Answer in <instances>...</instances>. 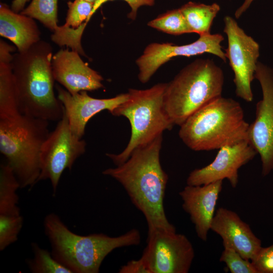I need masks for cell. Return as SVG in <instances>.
I'll return each instance as SVG.
<instances>
[{"instance_id": "6da1fadb", "label": "cell", "mask_w": 273, "mask_h": 273, "mask_svg": "<svg viewBox=\"0 0 273 273\" xmlns=\"http://www.w3.org/2000/svg\"><path fill=\"white\" fill-rule=\"evenodd\" d=\"M162 135L135 149L128 159L103 174L109 176L124 188L133 205L144 215L148 233L156 229L175 232L168 221L164 198L168 179L160 161Z\"/></svg>"}, {"instance_id": "7a4b0ae2", "label": "cell", "mask_w": 273, "mask_h": 273, "mask_svg": "<svg viewBox=\"0 0 273 273\" xmlns=\"http://www.w3.org/2000/svg\"><path fill=\"white\" fill-rule=\"evenodd\" d=\"M51 44L39 40L28 50L13 55L11 62L22 114L59 121L63 107L54 92Z\"/></svg>"}, {"instance_id": "3957f363", "label": "cell", "mask_w": 273, "mask_h": 273, "mask_svg": "<svg viewBox=\"0 0 273 273\" xmlns=\"http://www.w3.org/2000/svg\"><path fill=\"white\" fill-rule=\"evenodd\" d=\"M44 227L52 255L72 273H98L105 258L116 248L138 245L141 236L133 229L117 236L104 234L81 236L71 231L55 213L48 214Z\"/></svg>"}, {"instance_id": "277c9868", "label": "cell", "mask_w": 273, "mask_h": 273, "mask_svg": "<svg viewBox=\"0 0 273 273\" xmlns=\"http://www.w3.org/2000/svg\"><path fill=\"white\" fill-rule=\"evenodd\" d=\"M249 125L240 104L221 96L190 116L180 126L178 135L192 150H219L247 140Z\"/></svg>"}, {"instance_id": "5b68a950", "label": "cell", "mask_w": 273, "mask_h": 273, "mask_svg": "<svg viewBox=\"0 0 273 273\" xmlns=\"http://www.w3.org/2000/svg\"><path fill=\"white\" fill-rule=\"evenodd\" d=\"M222 70L209 59H198L183 68L167 83L165 110L174 125L180 126L197 110L221 96Z\"/></svg>"}, {"instance_id": "8992f818", "label": "cell", "mask_w": 273, "mask_h": 273, "mask_svg": "<svg viewBox=\"0 0 273 273\" xmlns=\"http://www.w3.org/2000/svg\"><path fill=\"white\" fill-rule=\"evenodd\" d=\"M166 85L167 83H159L146 89L130 88L128 99L111 113L113 116L126 117L131 126L130 138L124 150L117 154H106L116 166L126 161L135 149L173 128L174 125L164 104Z\"/></svg>"}, {"instance_id": "52a82bcc", "label": "cell", "mask_w": 273, "mask_h": 273, "mask_svg": "<svg viewBox=\"0 0 273 273\" xmlns=\"http://www.w3.org/2000/svg\"><path fill=\"white\" fill-rule=\"evenodd\" d=\"M50 132L49 121L22 114L11 120H0V151L5 156L21 188L38 181L40 153Z\"/></svg>"}, {"instance_id": "ba28073f", "label": "cell", "mask_w": 273, "mask_h": 273, "mask_svg": "<svg viewBox=\"0 0 273 273\" xmlns=\"http://www.w3.org/2000/svg\"><path fill=\"white\" fill-rule=\"evenodd\" d=\"M84 140L71 130L63 108V115L50 132L41 149V171L38 181L49 179L55 194L64 171L72 167L85 152Z\"/></svg>"}, {"instance_id": "9c48e42d", "label": "cell", "mask_w": 273, "mask_h": 273, "mask_svg": "<svg viewBox=\"0 0 273 273\" xmlns=\"http://www.w3.org/2000/svg\"><path fill=\"white\" fill-rule=\"evenodd\" d=\"M194 257L193 245L185 235L156 229L148 233L141 258L151 273H187Z\"/></svg>"}, {"instance_id": "30bf717a", "label": "cell", "mask_w": 273, "mask_h": 273, "mask_svg": "<svg viewBox=\"0 0 273 273\" xmlns=\"http://www.w3.org/2000/svg\"><path fill=\"white\" fill-rule=\"evenodd\" d=\"M223 21V32L226 34L228 40L225 54L234 74L233 80L236 94L250 102L253 99L251 85L255 78L260 47L257 42L239 26L234 18L226 16Z\"/></svg>"}, {"instance_id": "8fae6325", "label": "cell", "mask_w": 273, "mask_h": 273, "mask_svg": "<svg viewBox=\"0 0 273 273\" xmlns=\"http://www.w3.org/2000/svg\"><path fill=\"white\" fill-rule=\"evenodd\" d=\"M254 77L259 82L262 99L256 105L255 120L247 132L249 144L260 156L261 174L273 170V69L258 62Z\"/></svg>"}, {"instance_id": "7c38bea8", "label": "cell", "mask_w": 273, "mask_h": 273, "mask_svg": "<svg viewBox=\"0 0 273 273\" xmlns=\"http://www.w3.org/2000/svg\"><path fill=\"white\" fill-rule=\"evenodd\" d=\"M223 40L224 37L221 34L210 33L201 35L195 41L184 45L169 42L151 43L136 60L139 79L143 83L147 82L163 64L175 57H190L207 53L225 62L226 58L220 44Z\"/></svg>"}, {"instance_id": "4fadbf2b", "label": "cell", "mask_w": 273, "mask_h": 273, "mask_svg": "<svg viewBox=\"0 0 273 273\" xmlns=\"http://www.w3.org/2000/svg\"><path fill=\"white\" fill-rule=\"evenodd\" d=\"M257 154L248 140L222 147L211 163L190 173L187 184L204 185L227 179L235 188L239 181V169L252 160Z\"/></svg>"}, {"instance_id": "5bb4252c", "label": "cell", "mask_w": 273, "mask_h": 273, "mask_svg": "<svg viewBox=\"0 0 273 273\" xmlns=\"http://www.w3.org/2000/svg\"><path fill=\"white\" fill-rule=\"evenodd\" d=\"M57 98L63 105L72 132L80 138L84 134L85 126L91 118L103 110L110 113L128 99V93L121 94L108 99L89 96L87 91L71 94L56 85Z\"/></svg>"}, {"instance_id": "9a60e30c", "label": "cell", "mask_w": 273, "mask_h": 273, "mask_svg": "<svg viewBox=\"0 0 273 273\" xmlns=\"http://www.w3.org/2000/svg\"><path fill=\"white\" fill-rule=\"evenodd\" d=\"M52 67L55 80L71 94L104 87L103 77L90 68L76 51L60 50L53 56Z\"/></svg>"}, {"instance_id": "2e32d148", "label": "cell", "mask_w": 273, "mask_h": 273, "mask_svg": "<svg viewBox=\"0 0 273 273\" xmlns=\"http://www.w3.org/2000/svg\"><path fill=\"white\" fill-rule=\"evenodd\" d=\"M210 230L222 240L223 247H230L244 258L252 261L261 248V241L249 225L235 212L224 207L215 211Z\"/></svg>"}, {"instance_id": "e0dca14e", "label": "cell", "mask_w": 273, "mask_h": 273, "mask_svg": "<svg viewBox=\"0 0 273 273\" xmlns=\"http://www.w3.org/2000/svg\"><path fill=\"white\" fill-rule=\"evenodd\" d=\"M222 183L218 180L204 185H187L179 193L183 209L189 215L197 236L204 242L207 240Z\"/></svg>"}, {"instance_id": "ac0fdd59", "label": "cell", "mask_w": 273, "mask_h": 273, "mask_svg": "<svg viewBox=\"0 0 273 273\" xmlns=\"http://www.w3.org/2000/svg\"><path fill=\"white\" fill-rule=\"evenodd\" d=\"M0 35L12 42L18 52L28 50L40 40V31L34 19L0 4Z\"/></svg>"}, {"instance_id": "d6986e66", "label": "cell", "mask_w": 273, "mask_h": 273, "mask_svg": "<svg viewBox=\"0 0 273 273\" xmlns=\"http://www.w3.org/2000/svg\"><path fill=\"white\" fill-rule=\"evenodd\" d=\"M21 115L12 64L0 62V120L14 119Z\"/></svg>"}, {"instance_id": "ffe728a7", "label": "cell", "mask_w": 273, "mask_h": 273, "mask_svg": "<svg viewBox=\"0 0 273 273\" xmlns=\"http://www.w3.org/2000/svg\"><path fill=\"white\" fill-rule=\"evenodd\" d=\"M192 32L199 36L210 34L213 20L220 8L217 3L207 5L189 2L180 8Z\"/></svg>"}, {"instance_id": "44dd1931", "label": "cell", "mask_w": 273, "mask_h": 273, "mask_svg": "<svg viewBox=\"0 0 273 273\" xmlns=\"http://www.w3.org/2000/svg\"><path fill=\"white\" fill-rule=\"evenodd\" d=\"M20 184L12 168L7 163L0 167V215L19 216V197L16 193Z\"/></svg>"}, {"instance_id": "7402d4cb", "label": "cell", "mask_w": 273, "mask_h": 273, "mask_svg": "<svg viewBox=\"0 0 273 273\" xmlns=\"http://www.w3.org/2000/svg\"><path fill=\"white\" fill-rule=\"evenodd\" d=\"M149 27L167 34L192 33L180 9L167 11L148 23Z\"/></svg>"}, {"instance_id": "603a6c76", "label": "cell", "mask_w": 273, "mask_h": 273, "mask_svg": "<svg viewBox=\"0 0 273 273\" xmlns=\"http://www.w3.org/2000/svg\"><path fill=\"white\" fill-rule=\"evenodd\" d=\"M58 0H32L20 13L39 21L44 26L53 28L58 23Z\"/></svg>"}, {"instance_id": "cb8c5ba5", "label": "cell", "mask_w": 273, "mask_h": 273, "mask_svg": "<svg viewBox=\"0 0 273 273\" xmlns=\"http://www.w3.org/2000/svg\"><path fill=\"white\" fill-rule=\"evenodd\" d=\"M34 257L28 261L30 270L34 273H72L68 267L56 259L48 250L32 243Z\"/></svg>"}, {"instance_id": "d4e9b609", "label": "cell", "mask_w": 273, "mask_h": 273, "mask_svg": "<svg viewBox=\"0 0 273 273\" xmlns=\"http://www.w3.org/2000/svg\"><path fill=\"white\" fill-rule=\"evenodd\" d=\"M94 4L85 0H74L67 2L68 11L64 26L77 29L86 24Z\"/></svg>"}, {"instance_id": "484cf974", "label": "cell", "mask_w": 273, "mask_h": 273, "mask_svg": "<svg viewBox=\"0 0 273 273\" xmlns=\"http://www.w3.org/2000/svg\"><path fill=\"white\" fill-rule=\"evenodd\" d=\"M23 218L21 215H0V250L3 251L18 240L22 228Z\"/></svg>"}, {"instance_id": "4316f807", "label": "cell", "mask_w": 273, "mask_h": 273, "mask_svg": "<svg viewBox=\"0 0 273 273\" xmlns=\"http://www.w3.org/2000/svg\"><path fill=\"white\" fill-rule=\"evenodd\" d=\"M219 258L231 273H257L250 260L244 258L234 249L223 247Z\"/></svg>"}, {"instance_id": "83f0119b", "label": "cell", "mask_w": 273, "mask_h": 273, "mask_svg": "<svg viewBox=\"0 0 273 273\" xmlns=\"http://www.w3.org/2000/svg\"><path fill=\"white\" fill-rule=\"evenodd\" d=\"M251 261L257 273H273V244L268 247H261Z\"/></svg>"}, {"instance_id": "f1b7e54d", "label": "cell", "mask_w": 273, "mask_h": 273, "mask_svg": "<svg viewBox=\"0 0 273 273\" xmlns=\"http://www.w3.org/2000/svg\"><path fill=\"white\" fill-rule=\"evenodd\" d=\"M112 0H97L94 4L90 18L101 6L106 2ZM126 2L130 8V11L128 14V18L134 20L137 15L138 9L142 6H152L155 3V0H123Z\"/></svg>"}, {"instance_id": "f546056e", "label": "cell", "mask_w": 273, "mask_h": 273, "mask_svg": "<svg viewBox=\"0 0 273 273\" xmlns=\"http://www.w3.org/2000/svg\"><path fill=\"white\" fill-rule=\"evenodd\" d=\"M119 273H151L144 260L141 257L138 260H132L122 266Z\"/></svg>"}, {"instance_id": "4dcf8cb0", "label": "cell", "mask_w": 273, "mask_h": 273, "mask_svg": "<svg viewBox=\"0 0 273 273\" xmlns=\"http://www.w3.org/2000/svg\"><path fill=\"white\" fill-rule=\"evenodd\" d=\"M16 47L11 46L4 40L0 39V62L11 63L13 55L11 53L16 50Z\"/></svg>"}, {"instance_id": "1f68e13d", "label": "cell", "mask_w": 273, "mask_h": 273, "mask_svg": "<svg viewBox=\"0 0 273 273\" xmlns=\"http://www.w3.org/2000/svg\"><path fill=\"white\" fill-rule=\"evenodd\" d=\"M253 1L244 0L243 3L236 10L235 13V18L239 19L247 10Z\"/></svg>"}, {"instance_id": "d6a6232c", "label": "cell", "mask_w": 273, "mask_h": 273, "mask_svg": "<svg viewBox=\"0 0 273 273\" xmlns=\"http://www.w3.org/2000/svg\"><path fill=\"white\" fill-rule=\"evenodd\" d=\"M29 1L14 0L12 3L11 9L16 13H20L24 9L26 3Z\"/></svg>"}, {"instance_id": "836d02e7", "label": "cell", "mask_w": 273, "mask_h": 273, "mask_svg": "<svg viewBox=\"0 0 273 273\" xmlns=\"http://www.w3.org/2000/svg\"><path fill=\"white\" fill-rule=\"evenodd\" d=\"M85 1L95 4L97 0H85Z\"/></svg>"}]
</instances>
